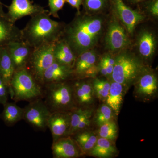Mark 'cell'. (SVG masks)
I'll list each match as a JSON object with an SVG mask.
<instances>
[{
	"instance_id": "1",
	"label": "cell",
	"mask_w": 158,
	"mask_h": 158,
	"mask_svg": "<svg viewBox=\"0 0 158 158\" xmlns=\"http://www.w3.org/2000/svg\"><path fill=\"white\" fill-rule=\"evenodd\" d=\"M104 26V19L102 16L80 11L70 23L65 25L62 38L77 57L93 49L102 35Z\"/></svg>"
},
{
	"instance_id": "2",
	"label": "cell",
	"mask_w": 158,
	"mask_h": 158,
	"mask_svg": "<svg viewBox=\"0 0 158 158\" xmlns=\"http://www.w3.org/2000/svg\"><path fill=\"white\" fill-rule=\"evenodd\" d=\"M65 26L52 19L48 11L36 15L21 30L23 40L34 48L55 43L62 37Z\"/></svg>"
},
{
	"instance_id": "3",
	"label": "cell",
	"mask_w": 158,
	"mask_h": 158,
	"mask_svg": "<svg viewBox=\"0 0 158 158\" xmlns=\"http://www.w3.org/2000/svg\"><path fill=\"white\" fill-rule=\"evenodd\" d=\"M115 63L110 81L117 82L128 90L148 65L129 51L123 50L115 56Z\"/></svg>"
},
{
	"instance_id": "4",
	"label": "cell",
	"mask_w": 158,
	"mask_h": 158,
	"mask_svg": "<svg viewBox=\"0 0 158 158\" xmlns=\"http://www.w3.org/2000/svg\"><path fill=\"white\" fill-rule=\"evenodd\" d=\"M72 81L44 85V102L51 113L70 112L77 108Z\"/></svg>"
},
{
	"instance_id": "5",
	"label": "cell",
	"mask_w": 158,
	"mask_h": 158,
	"mask_svg": "<svg viewBox=\"0 0 158 158\" xmlns=\"http://www.w3.org/2000/svg\"><path fill=\"white\" fill-rule=\"evenodd\" d=\"M43 91L42 86L27 68L15 72L9 89V95L15 102L42 98Z\"/></svg>"
},
{
	"instance_id": "6",
	"label": "cell",
	"mask_w": 158,
	"mask_h": 158,
	"mask_svg": "<svg viewBox=\"0 0 158 158\" xmlns=\"http://www.w3.org/2000/svg\"><path fill=\"white\" fill-rule=\"evenodd\" d=\"M133 96L138 101L152 102L157 98L158 78L156 72L148 65L133 84Z\"/></svg>"
},
{
	"instance_id": "7",
	"label": "cell",
	"mask_w": 158,
	"mask_h": 158,
	"mask_svg": "<svg viewBox=\"0 0 158 158\" xmlns=\"http://www.w3.org/2000/svg\"><path fill=\"white\" fill-rule=\"evenodd\" d=\"M54 44L55 43L48 44L34 48L27 67L32 75L41 85L44 72L55 61Z\"/></svg>"
},
{
	"instance_id": "8",
	"label": "cell",
	"mask_w": 158,
	"mask_h": 158,
	"mask_svg": "<svg viewBox=\"0 0 158 158\" xmlns=\"http://www.w3.org/2000/svg\"><path fill=\"white\" fill-rule=\"evenodd\" d=\"M51 112L42 98L30 102L24 108L23 119L35 129L44 131L47 128Z\"/></svg>"
},
{
	"instance_id": "9",
	"label": "cell",
	"mask_w": 158,
	"mask_h": 158,
	"mask_svg": "<svg viewBox=\"0 0 158 158\" xmlns=\"http://www.w3.org/2000/svg\"><path fill=\"white\" fill-rule=\"evenodd\" d=\"M106 47L113 53L124 50L130 44L125 29L116 16L110 21L105 37Z\"/></svg>"
},
{
	"instance_id": "10",
	"label": "cell",
	"mask_w": 158,
	"mask_h": 158,
	"mask_svg": "<svg viewBox=\"0 0 158 158\" xmlns=\"http://www.w3.org/2000/svg\"><path fill=\"white\" fill-rule=\"evenodd\" d=\"M99 59L93 49L78 56L73 68L75 79H92L96 77L98 73Z\"/></svg>"
},
{
	"instance_id": "11",
	"label": "cell",
	"mask_w": 158,
	"mask_h": 158,
	"mask_svg": "<svg viewBox=\"0 0 158 158\" xmlns=\"http://www.w3.org/2000/svg\"><path fill=\"white\" fill-rule=\"evenodd\" d=\"M110 6L114 15L129 34H132L136 27L144 19V16L140 12L133 10L126 5L123 0H110Z\"/></svg>"
},
{
	"instance_id": "12",
	"label": "cell",
	"mask_w": 158,
	"mask_h": 158,
	"mask_svg": "<svg viewBox=\"0 0 158 158\" xmlns=\"http://www.w3.org/2000/svg\"><path fill=\"white\" fill-rule=\"evenodd\" d=\"M6 7L8 10L6 14V17L14 23L25 16L31 17L48 11L42 6L34 4V2L31 0H11V5Z\"/></svg>"
},
{
	"instance_id": "13",
	"label": "cell",
	"mask_w": 158,
	"mask_h": 158,
	"mask_svg": "<svg viewBox=\"0 0 158 158\" xmlns=\"http://www.w3.org/2000/svg\"><path fill=\"white\" fill-rule=\"evenodd\" d=\"M72 83L77 107L94 106L97 98L91 79H74Z\"/></svg>"
},
{
	"instance_id": "14",
	"label": "cell",
	"mask_w": 158,
	"mask_h": 158,
	"mask_svg": "<svg viewBox=\"0 0 158 158\" xmlns=\"http://www.w3.org/2000/svg\"><path fill=\"white\" fill-rule=\"evenodd\" d=\"M71 115V111H59L51 113L48 121L47 127L50 131L53 142L59 138L69 136Z\"/></svg>"
},
{
	"instance_id": "15",
	"label": "cell",
	"mask_w": 158,
	"mask_h": 158,
	"mask_svg": "<svg viewBox=\"0 0 158 158\" xmlns=\"http://www.w3.org/2000/svg\"><path fill=\"white\" fill-rule=\"evenodd\" d=\"M6 46L14 64L15 72L27 68L34 48L23 40L10 42Z\"/></svg>"
},
{
	"instance_id": "16",
	"label": "cell",
	"mask_w": 158,
	"mask_h": 158,
	"mask_svg": "<svg viewBox=\"0 0 158 158\" xmlns=\"http://www.w3.org/2000/svg\"><path fill=\"white\" fill-rule=\"evenodd\" d=\"M94 106L77 107L71 111V125L69 136L76 133L90 129L93 123L95 112Z\"/></svg>"
},
{
	"instance_id": "17",
	"label": "cell",
	"mask_w": 158,
	"mask_h": 158,
	"mask_svg": "<svg viewBox=\"0 0 158 158\" xmlns=\"http://www.w3.org/2000/svg\"><path fill=\"white\" fill-rule=\"evenodd\" d=\"M75 79L73 68L55 61L43 76L41 85L71 81Z\"/></svg>"
},
{
	"instance_id": "18",
	"label": "cell",
	"mask_w": 158,
	"mask_h": 158,
	"mask_svg": "<svg viewBox=\"0 0 158 158\" xmlns=\"http://www.w3.org/2000/svg\"><path fill=\"white\" fill-rule=\"evenodd\" d=\"M52 150L54 158H77L83 156L70 136L59 138L53 142Z\"/></svg>"
},
{
	"instance_id": "19",
	"label": "cell",
	"mask_w": 158,
	"mask_h": 158,
	"mask_svg": "<svg viewBox=\"0 0 158 158\" xmlns=\"http://www.w3.org/2000/svg\"><path fill=\"white\" fill-rule=\"evenodd\" d=\"M156 45V37L152 32L147 30L141 31L138 37L137 47L139 57L146 65L154 55Z\"/></svg>"
},
{
	"instance_id": "20",
	"label": "cell",
	"mask_w": 158,
	"mask_h": 158,
	"mask_svg": "<svg viewBox=\"0 0 158 158\" xmlns=\"http://www.w3.org/2000/svg\"><path fill=\"white\" fill-rule=\"evenodd\" d=\"M22 40L21 30L6 16L0 15V48L10 42Z\"/></svg>"
},
{
	"instance_id": "21",
	"label": "cell",
	"mask_w": 158,
	"mask_h": 158,
	"mask_svg": "<svg viewBox=\"0 0 158 158\" xmlns=\"http://www.w3.org/2000/svg\"><path fill=\"white\" fill-rule=\"evenodd\" d=\"M111 84L109 94L105 103L112 108L116 116L120 112L123 99L128 90L121 84L110 81Z\"/></svg>"
},
{
	"instance_id": "22",
	"label": "cell",
	"mask_w": 158,
	"mask_h": 158,
	"mask_svg": "<svg viewBox=\"0 0 158 158\" xmlns=\"http://www.w3.org/2000/svg\"><path fill=\"white\" fill-rule=\"evenodd\" d=\"M54 56L55 61L73 68L77 56L62 37L55 43Z\"/></svg>"
},
{
	"instance_id": "23",
	"label": "cell",
	"mask_w": 158,
	"mask_h": 158,
	"mask_svg": "<svg viewBox=\"0 0 158 158\" xmlns=\"http://www.w3.org/2000/svg\"><path fill=\"white\" fill-rule=\"evenodd\" d=\"M118 154L115 142L98 137L96 144L87 156L98 158H112Z\"/></svg>"
},
{
	"instance_id": "24",
	"label": "cell",
	"mask_w": 158,
	"mask_h": 158,
	"mask_svg": "<svg viewBox=\"0 0 158 158\" xmlns=\"http://www.w3.org/2000/svg\"><path fill=\"white\" fill-rule=\"evenodd\" d=\"M79 148L83 155H87L94 147L98 138L97 133L90 129L84 130L70 136Z\"/></svg>"
},
{
	"instance_id": "25",
	"label": "cell",
	"mask_w": 158,
	"mask_h": 158,
	"mask_svg": "<svg viewBox=\"0 0 158 158\" xmlns=\"http://www.w3.org/2000/svg\"><path fill=\"white\" fill-rule=\"evenodd\" d=\"M15 73L14 64L7 48H0V76L8 85L9 89Z\"/></svg>"
},
{
	"instance_id": "26",
	"label": "cell",
	"mask_w": 158,
	"mask_h": 158,
	"mask_svg": "<svg viewBox=\"0 0 158 158\" xmlns=\"http://www.w3.org/2000/svg\"><path fill=\"white\" fill-rule=\"evenodd\" d=\"M4 106L0 118L8 126H12L23 118L24 108L18 106L15 102H7Z\"/></svg>"
},
{
	"instance_id": "27",
	"label": "cell",
	"mask_w": 158,
	"mask_h": 158,
	"mask_svg": "<svg viewBox=\"0 0 158 158\" xmlns=\"http://www.w3.org/2000/svg\"><path fill=\"white\" fill-rule=\"evenodd\" d=\"M91 82L97 99L100 102L105 103L110 91V80L96 77L91 79Z\"/></svg>"
},
{
	"instance_id": "28",
	"label": "cell",
	"mask_w": 158,
	"mask_h": 158,
	"mask_svg": "<svg viewBox=\"0 0 158 158\" xmlns=\"http://www.w3.org/2000/svg\"><path fill=\"white\" fill-rule=\"evenodd\" d=\"M116 116L112 108L105 103H103L95 110L93 123L99 127L108 122L115 120Z\"/></svg>"
},
{
	"instance_id": "29",
	"label": "cell",
	"mask_w": 158,
	"mask_h": 158,
	"mask_svg": "<svg viewBox=\"0 0 158 158\" xmlns=\"http://www.w3.org/2000/svg\"><path fill=\"white\" fill-rule=\"evenodd\" d=\"M115 63V56L111 54H106L99 59L98 73L110 80Z\"/></svg>"
},
{
	"instance_id": "30",
	"label": "cell",
	"mask_w": 158,
	"mask_h": 158,
	"mask_svg": "<svg viewBox=\"0 0 158 158\" xmlns=\"http://www.w3.org/2000/svg\"><path fill=\"white\" fill-rule=\"evenodd\" d=\"M118 128L115 120L108 122L99 127L97 134L99 137L115 142L118 137Z\"/></svg>"
},
{
	"instance_id": "31",
	"label": "cell",
	"mask_w": 158,
	"mask_h": 158,
	"mask_svg": "<svg viewBox=\"0 0 158 158\" xmlns=\"http://www.w3.org/2000/svg\"><path fill=\"white\" fill-rule=\"evenodd\" d=\"M82 5L86 12L96 14L106 10L110 6V0H83Z\"/></svg>"
},
{
	"instance_id": "32",
	"label": "cell",
	"mask_w": 158,
	"mask_h": 158,
	"mask_svg": "<svg viewBox=\"0 0 158 158\" xmlns=\"http://www.w3.org/2000/svg\"><path fill=\"white\" fill-rule=\"evenodd\" d=\"M65 2V0H48L49 15L56 18H59L58 12L63 8Z\"/></svg>"
},
{
	"instance_id": "33",
	"label": "cell",
	"mask_w": 158,
	"mask_h": 158,
	"mask_svg": "<svg viewBox=\"0 0 158 158\" xmlns=\"http://www.w3.org/2000/svg\"><path fill=\"white\" fill-rule=\"evenodd\" d=\"M9 95V88L2 78L0 76V104L3 105L8 102Z\"/></svg>"
},
{
	"instance_id": "34",
	"label": "cell",
	"mask_w": 158,
	"mask_h": 158,
	"mask_svg": "<svg viewBox=\"0 0 158 158\" xmlns=\"http://www.w3.org/2000/svg\"><path fill=\"white\" fill-rule=\"evenodd\" d=\"M147 9L153 16H158V0H149L147 3Z\"/></svg>"
},
{
	"instance_id": "35",
	"label": "cell",
	"mask_w": 158,
	"mask_h": 158,
	"mask_svg": "<svg viewBox=\"0 0 158 158\" xmlns=\"http://www.w3.org/2000/svg\"><path fill=\"white\" fill-rule=\"evenodd\" d=\"M65 1L73 8L76 9L77 12H80V8L82 5L83 0H65Z\"/></svg>"
},
{
	"instance_id": "36",
	"label": "cell",
	"mask_w": 158,
	"mask_h": 158,
	"mask_svg": "<svg viewBox=\"0 0 158 158\" xmlns=\"http://www.w3.org/2000/svg\"><path fill=\"white\" fill-rule=\"evenodd\" d=\"M3 6H4V5L0 1V15L6 17V13H5L4 11H3Z\"/></svg>"
},
{
	"instance_id": "37",
	"label": "cell",
	"mask_w": 158,
	"mask_h": 158,
	"mask_svg": "<svg viewBox=\"0 0 158 158\" xmlns=\"http://www.w3.org/2000/svg\"><path fill=\"white\" fill-rule=\"evenodd\" d=\"M130 2L131 3H134V4H136V3H138L141 2L142 1H144V0H129Z\"/></svg>"
}]
</instances>
